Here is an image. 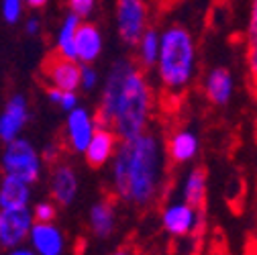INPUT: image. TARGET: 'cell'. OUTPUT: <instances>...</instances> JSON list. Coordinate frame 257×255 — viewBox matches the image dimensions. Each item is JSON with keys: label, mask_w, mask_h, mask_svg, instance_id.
Listing matches in <instances>:
<instances>
[{"label": "cell", "mask_w": 257, "mask_h": 255, "mask_svg": "<svg viewBox=\"0 0 257 255\" xmlns=\"http://www.w3.org/2000/svg\"><path fill=\"white\" fill-rule=\"evenodd\" d=\"M98 126L100 124L96 116H92L84 106H76L74 110H70L66 118V141L70 149L74 153H84Z\"/></svg>", "instance_id": "cell-9"}, {"label": "cell", "mask_w": 257, "mask_h": 255, "mask_svg": "<svg viewBox=\"0 0 257 255\" xmlns=\"http://www.w3.org/2000/svg\"><path fill=\"white\" fill-rule=\"evenodd\" d=\"M204 94L214 106H227L235 94V78L229 68L216 66L204 78Z\"/></svg>", "instance_id": "cell-13"}, {"label": "cell", "mask_w": 257, "mask_h": 255, "mask_svg": "<svg viewBox=\"0 0 257 255\" xmlns=\"http://www.w3.org/2000/svg\"><path fill=\"white\" fill-rule=\"evenodd\" d=\"M43 159L47 164H55L57 162V157H59V145L55 143V141H51V143H47L45 147H43Z\"/></svg>", "instance_id": "cell-28"}, {"label": "cell", "mask_w": 257, "mask_h": 255, "mask_svg": "<svg viewBox=\"0 0 257 255\" xmlns=\"http://www.w3.org/2000/svg\"><path fill=\"white\" fill-rule=\"evenodd\" d=\"M88 225L94 237L108 239L116 229V208L110 200L96 202L88 212Z\"/></svg>", "instance_id": "cell-17"}, {"label": "cell", "mask_w": 257, "mask_h": 255, "mask_svg": "<svg viewBox=\"0 0 257 255\" xmlns=\"http://www.w3.org/2000/svg\"><path fill=\"white\" fill-rule=\"evenodd\" d=\"M151 110L153 90L139 63L126 57L114 59L100 92L98 124L112 126L120 139H133L147 133Z\"/></svg>", "instance_id": "cell-1"}, {"label": "cell", "mask_w": 257, "mask_h": 255, "mask_svg": "<svg viewBox=\"0 0 257 255\" xmlns=\"http://www.w3.org/2000/svg\"><path fill=\"white\" fill-rule=\"evenodd\" d=\"M135 47H137L139 68H143V70L155 68L157 59H159V47H162V33H157L155 29H147Z\"/></svg>", "instance_id": "cell-21"}, {"label": "cell", "mask_w": 257, "mask_h": 255, "mask_svg": "<svg viewBox=\"0 0 257 255\" xmlns=\"http://www.w3.org/2000/svg\"><path fill=\"white\" fill-rule=\"evenodd\" d=\"M35 225L33 210L29 206L21 208H3L0 210V245L5 249L21 247Z\"/></svg>", "instance_id": "cell-6"}, {"label": "cell", "mask_w": 257, "mask_h": 255, "mask_svg": "<svg viewBox=\"0 0 257 255\" xmlns=\"http://www.w3.org/2000/svg\"><path fill=\"white\" fill-rule=\"evenodd\" d=\"M49 190L57 204L70 206L76 200L78 190H80V180H78L76 170L68 164H57L49 178Z\"/></svg>", "instance_id": "cell-12"}, {"label": "cell", "mask_w": 257, "mask_h": 255, "mask_svg": "<svg viewBox=\"0 0 257 255\" xmlns=\"http://www.w3.org/2000/svg\"><path fill=\"white\" fill-rule=\"evenodd\" d=\"M55 214H57V210H55L53 202H45L43 200V202H37L33 206V216H35L37 222H53Z\"/></svg>", "instance_id": "cell-24"}, {"label": "cell", "mask_w": 257, "mask_h": 255, "mask_svg": "<svg viewBox=\"0 0 257 255\" xmlns=\"http://www.w3.org/2000/svg\"><path fill=\"white\" fill-rule=\"evenodd\" d=\"M96 86H98V72L92 68V63H82V84H80V88L90 92Z\"/></svg>", "instance_id": "cell-25"}, {"label": "cell", "mask_w": 257, "mask_h": 255, "mask_svg": "<svg viewBox=\"0 0 257 255\" xmlns=\"http://www.w3.org/2000/svg\"><path fill=\"white\" fill-rule=\"evenodd\" d=\"M29 202H31V184H27L21 178L5 174L3 182H0V210L29 206Z\"/></svg>", "instance_id": "cell-18"}, {"label": "cell", "mask_w": 257, "mask_h": 255, "mask_svg": "<svg viewBox=\"0 0 257 255\" xmlns=\"http://www.w3.org/2000/svg\"><path fill=\"white\" fill-rule=\"evenodd\" d=\"M29 120V102L23 94H13L7 100L3 114H0V139L3 143H11L21 137Z\"/></svg>", "instance_id": "cell-10"}, {"label": "cell", "mask_w": 257, "mask_h": 255, "mask_svg": "<svg viewBox=\"0 0 257 255\" xmlns=\"http://www.w3.org/2000/svg\"><path fill=\"white\" fill-rule=\"evenodd\" d=\"M200 151V139L192 129H180L172 133L168 141V155L174 164H188L196 159Z\"/></svg>", "instance_id": "cell-16"}, {"label": "cell", "mask_w": 257, "mask_h": 255, "mask_svg": "<svg viewBox=\"0 0 257 255\" xmlns=\"http://www.w3.org/2000/svg\"><path fill=\"white\" fill-rule=\"evenodd\" d=\"M43 155L35 149V145L25 137H17L11 143H5L3 151V172L15 178L25 180L33 186L41 178Z\"/></svg>", "instance_id": "cell-4"}, {"label": "cell", "mask_w": 257, "mask_h": 255, "mask_svg": "<svg viewBox=\"0 0 257 255\" xmlns=\"http://www.w3.org/2000/svg\"><path fill=\"white\" fill-rule=\"evenodd\" d=\"M118 145H120V137L116 135V131L112 129V126L100 124L98 129H96V133H94L88 149L84 151V157H86L88 166L102 168L104 164H108L110 159L114 157Z\"/></svg>", "instance_id": "cell-11"}, {"label": "cell", "mask_w": 257, "mask_h": 255, "mask_svg": "<svg viewBox=\"0 0 257 255\" xmlns=\"http://www.w3.org/2000/svg\"><path fill=\"white\" fill-rule=\"evenodd\" d=\"M116 31L122 43L137 45L149 29V5L147 0H118L116 3Z\"/></svg>", "instance_id": "cell-5"}, {"label": "cell", "mask_w": 257, "mask_h": 255, "mask_svg": "<svg viewBox=\"0 0 257 255\" xmlns=\"http://www.w3.org/2000/svg\"><path fill=\"white\" fill-rule=\"evenodd\" d=\"M164 178V147L151 133L120 139L112 157V192L135 208L155 202Z\"/></svg>", "instance_id": "cell-2"}, {"label": "cell", "mask_w": 257, "mask_h": 255, "mask_svg": "<svg viewBox=\"0 0 257 255\" xmlns=\"http://www.w3.org/2000/svg\"><path fill=\"white\" fill-rule=\"evenodd\" d=\"M112 255H131V253H128L126 249H118V251H114Z\"/></svg>", "instance_id": "cell-33"}, {"label": "cell", "mask_w": 257, "mask_h": 255, "mask_svg": "<svg viewBox=\"0 0 257 255\" xmlns=\"http://www.w3.org/2000/svg\"><path fill=\"white\" fill-rule=\"evenodd\" d=\"M29 245L33 247L39 255H63L66 249V237L61 229L55 227L53 222H37L29 235Z\"/></svg>", "instance_id": "cell-14"}, {"label": "cell", "mask_w": 257, "mask_h": 255, "mask_svg": "<svg viewBox=\"0 0 257 255\" xmlns=\"http://www.w3.org/2000/svg\"><path fill=\"white\" fill-rule=\"evenodd\" d=\"M43 76L49 86L59 90H76L82 84V63L63 57L57 51L43 61Z\"/></svg>", "instance_id": "cell-8"}, {"label": "cell", "mask_w": 257, "mask_h": 255, "mask_svg": "<svg viewBox=\"0 0 257 255\" xmlns=\"http://www.w3.org/2000/svg\"><path fill=\"white\" fill-rule=\"evenodd\" d=\"M157 76L172 94L184 92L196 74V39L184 25H170L162 31Z\"/></svg>", "instance_id": "cell-3"}, {"label": "cell", "mask_w": 257, "mask_h": 255, "mask_svg": "<svg viewBox=\"0 0 257 255\" xmlns=\"http://www.w3.org/2000/svg\"><path fill=\"white\" fill-rule=\"evenodd\" d=\"M7 255H39L33 247H15V249H9V253Z\"/></svg>", "instance_id": "cell-31"}, {"label": "cell", "mask_w": 257, "mask_h": 255, "mask_svg": "<svg viewBox=\"0 0 257 255\" xmlns=\"http://www.w3.org/2000/svg\"><path fill=\"white\" fill-rule=\"evenodd\" d=\"M25 3L31 7V9H41L47 5V0H25Z\"/></svg>", "instance_id": "cell-32"}, {"label": "cell", "mask_w": 257, "mask_h": 255, "mask_svg": "<svg viewBox=\"0 0 257 255\" xmlns=\"http://www.w3.org/2000/svg\"><path fill=\"white\" fill-rule=\"evenodd\" d=\"M247 35H257V0H251V9H249V25H247Z\"/></svg>", "instance_id": "cell-29"}, {"label": "cell", "mask_w": 257, "mask_h": 255, "mask_svg": "<svg viewBox=\"0 0 257 255\" xmlns=\"http://www.w3.org/2000/svg\"><path fill=\"white\" fill-rule=\"evenodd\" d=\"M68 5H70V13H76L84 19L94 11L96 0H68Z\"/></svg>", "instance_id": "cell-26"}, {"label": "cell", "mask_w": 257, "mask_h": 255, "mask_svg": "<svg viewBox=\"0 0 257 255\" xmlns=\"http://www.w3.org/2000/svg\"><path fill=\"white\" fill-rule=\"evenodd\" d=\"M247 68L253 82H257V35H247Z\"/></svg>", "instance_id": "cell-23"}, {"label": "cell", "mask_w": 257, "mask_h": 255, "mask_svg": "<svg viewBox=\"0 0 257 255\" xmlns=\"http://www.w3.org/2000/svg\"><path fill=\"white\" fill-rule=\"evenodd\" d=\"M162 225L174 237H186L190 233H200L204 227V210L180 200L172 202L162 212Z\"/></svg>", "instance_id": "cell-7"}, {"label": "cell", "mask_w": 257, "mask_h": 255, "mask_svg": "<svg viewBox=\"0 0 257 255\" xmlns=\"http://www.w3.org/2000/svg\"><path fill=\"white\" fill-rule=\"evenodd\" d=\"M182 200L192 204L198 210H204L206 202V170L204 168H192L182 182Z\"/></svg>", "instance_id": "cell-19"}, {"label": "cell", "mask_w": 257, "mask_h": 255, "mask_svg": "<svg viewBox=\"0 0 257 255\" xmlns=\"http://www.w3.org/2000/svg\"><path fill=\"white\" fill-rule=\"evenodd\" d=\"M25 31H27V35H39V31H41V23H39V19H35V17L27 19V23H25Z\"/></svg>", "instance_id": "cell-30"}, {"label": "cell", "mask_w": 257, "mask_h": 255, "mask_svg": "<svg viewBox=\"0 0 257 255\" xmlns=\"http://www.w3.org/2000/svg\"><path fill=\"white\" fill-rule=\"evenodd\" d=\"M76 106H80V104H78V94H76V90H63L59 108L66 110V112H70V110H74Z\"/></svg>", "instance_id": "cell-27"}, {"label": "cell", "mask_w": 257, "mask_h": 255, "mask_svg": "<svg viewBox=\"0 0 257 255\" xmlns=\"http://www.w3.org/2000/svg\"><path fill=\"white\" fill-rule=\"evenodd\" d=\"M80 25H82V17L76 13H70L63 19V23L57 31V39H55V51L59 55L76 59V35H78Z\"/></svg>", "instance_id": "cell-20"}, {"label": "cell", "mask_w": 257, "mask_h": 255, "mask_svg": "<svg viewBox=\"0 0 257 255\" xmlns=\"http://www.w3.org/2000/svg\"><path fill=\"white\" fill-rule=\"evenodd\" d=\"M102 33L94 23H82L76 35V59L80 63H94L102 53Z\"/></svg>", "instance_id": "cell-15"}, {"label": "cell", "mask_w": 257, "mask_h": 255, "mask_svg": "<svg viewBox=\"0 0 257 255\" xmlns=\"http://www.w3.org/2000/svg\"><path fill=\"white\" fill-rule=\"evenodd\" d=\"M253 255H257V249H255V251H253Z\"/></svg>", "instance_id": "cell-34"}, {"label": "cell", "mask_w": 257, "mask_h": 255, "mask_svg": "<svg viewBox=\"0 0 257 255\" xmlns=\"http://www.w3.org/2000/svg\"><path fill=\"white\" fill-rule=\"evenodd\" d=\"M25 0H3V19L7 25H17L23 17Z\"/></svg>", "instance_id": "cell-22"}]
</instances>
